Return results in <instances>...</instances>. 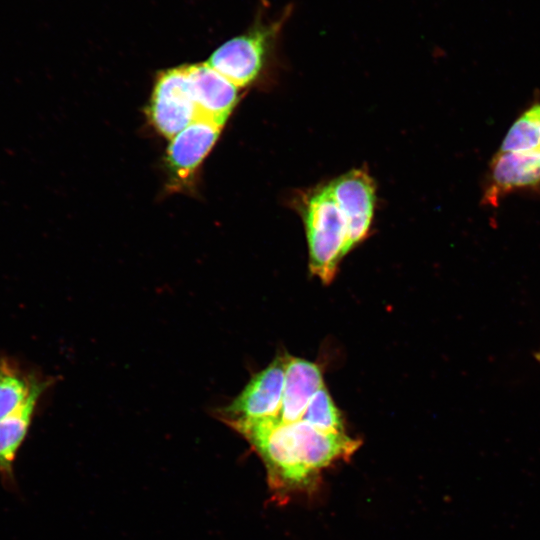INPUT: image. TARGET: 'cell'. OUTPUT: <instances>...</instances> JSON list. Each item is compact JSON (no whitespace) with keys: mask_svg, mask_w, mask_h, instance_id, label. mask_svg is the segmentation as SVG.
Here are the masks:
<instances>
[{"mask_svg":"<svg viewBox=\"0 0 540 540\" xmlns=\"http://www.w3.org/2000/svg\"><path fill=\"white\" fill-rule=\"evenodd\" d=\"M149 117L156 130L168 139L198 118L187 66L162 71L155 82Z\"/></svg>","mask_w":540,"mask_h":540,"instance_id":"obj_4","label":"cell"},{"mask_svg":"<svg viewBox=\"0 0 540 540\" xmlns=\"http://www.w3.org/2000/svg\"><path fill=\"white\" fill-rule=\"evenodd\" d=\"M301 420L324 432H345L341 413L325 385L311 398Z\"/></svg>","mask_w":540,"mask_h":540,"instance_id":"obj_14","label":"cell"},{"mask_svg":"<svg viewBox=\"0 0 540 540\" xmlns=\"http://www.w3.org/2000/svg\"><path fill=\"white\" fill-rule=\"evenodd\" d=\"M41 398L35 397L17 413L0 420V478L10 489L16 486L14 463L28 436Z\"/></svg>","mask_w":540,"mask_h":540,"instance_id":"obj_12","label":"cell"},{"mask_svg":"<svg viewBox=\"0 0 540 540\" xmlns=\"http://www.w3.org/2000/svg\"><path fill=\"white\" fill-rule=\"evenodd\" d=\"M538 186H540V150L499 151L490 165V180L484 200L496 204L502 195Z\"/></svg>","mask_w":540,"mask_h":540,"instance_id":"obj_10","label":"cell"},{"mask_svg":"<svg viewBox=\"0 0 540 540\" xmlns=\"http://www.w3.org/2000/svg\"><path fill=\"white\" fill-rule=\"evenodd\" d=\"M540 150V104L527 109L508 130L500 151Z\"/></svg>","mask_w":540,"mask_h":540,"instance_id":"obj_13","label":"cell"},{"mask_svg":"<svg viewBox=\"0 0 540 540\" xmlns=\"http://www.w3.org/2000/svg\"><path fill=\"white\" fill-rule=\"evenodd\" d=\"M291 14V5L268 19L260 10L246 32L219 46L206 63L239 88L251 84L266 68Z\"/></svg>","mask_w":540,"mask_h":540,"instance_id":"obj_3","label":"cell"},{"mask_svg":"<svg viewBox=\"0 0 540 540\" xmlns=\"http://www.w3.org/2000/svg\"><path fill=\"white\" fill-rule=\"evenodd\" d=\"M53 382L20 359L0 353V420L17 413L35 397H42Z\"/></svg>","mask_w":540,"mask_h":540,"instance_id":"obj_8","label":"cell"},{"mask_svg":"<svg viewBox=\"0 0 540 540\" xmlns=\"http://www.w3.org/2000/svg\"><path fill=\"white\" fill-rule=\"evenodd\" d=\"M536 358L540 361V351L536 354Z\"/></svg>","mask_w":540,"mask_h":540,"instance_id":"obj_15","label":"cell"},{"mask_svg":"<svg viewBox=\"0 0 540 540\" xmlns=\"http://www.w3.org/2000/svg\"><path fill=\"white\" fill-rule=\"evenodd\" d=\"M287 355L277 356L253 375L241 393L219 414L227 424L277 417L281 408Z\"/></svg>","mask_w":540,"mask_h":540,"instance_id":"obj_5","label":"cell"},{"mask_svg":"<svg viewBox=\"0 0 540 540\" xmlns=\"http://www.w3.org/2000/svg\"><path fill=\"white\" fill-rule=\"evenodd\" d=\"M299 211L304 222L309 269L324 284L334 279L347 254V224L328 184L302 194Z\"/></svg>","mask_w":540,"mask_h":540,"instance_id":"obj_2","label":"cell"},{"mask_svg":"<svg viewBox=\"0 0 540 540\" xmlns=\"http://www.w3.org/2000/svg\"><path fill=\"white\" fill-rule=\"evenodd\" d=\"M324 385L322 371L317 364L287 355L278 421L292 423L301 420L311 398Z\"/></svg>","mask_w":540,"mask_h":540,"instance_id":"obj_11","label":"cell"},{"mask_svg":"<svg viewBox=\"0 0 540 540\" xmlns=\"http://www.w3.org/2000/svg\"><path fill=\"white\" fill-rule=\"evenodd\" d=\"M329 186L347 224L348 253L369 234L376 201L374 181L363 169H354Z\"/></svg>","mask_w":540,"mask_h":540,"instance_id":"obj_6","label":"cell"},{"mask_svg":"<svg viewBox=\"0 0 540 540\" xmlns=\"http://www.w3.org/2000/svg\"><path fill=\"white\" fill-rule=\"evenodd\" d=\"M229 425L259 452L271 486L283 493L312 485L320 470L346 459L360 445L345 432H324L303 420L282 423L273 417Z\"/></svg>","mask_w":540,"mask_h":540,"instance_id":"obj_1","label":"cell"},{"mask_svg":"<svg viewBox=\"0 0 540 540\" xmlns=\"http://www.w3.org/2000/svg\"><path fill=\"white\" fill-rule=\"evenodd\" d=\"M187 74L198 118L222 127L238 101L239 87L207 63L187 66Z\"/></svg>","mask_w":540,"mask_h":540,"instance_id":"obj_7","label":"cell"},{"mask_svg":"<svg viewBox=\"0 0 540 540\" xmlns=\"http://www.w3.org/2000/svg\"><path fill=\"white\" fill-rule=\"evenodd\" d=\"M221 128L207 119L197 118L171 139L166 163L174 178L178 181L191 178L215 144Z\"/></svg>","mask_w":540,"mask_h":540,"instance_id":"obj_9","label":"cell"}]
</instances>
